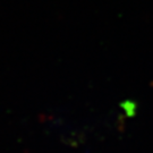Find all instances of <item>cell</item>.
Listing matches in <instances>:
<instances>
[]
</instances>
